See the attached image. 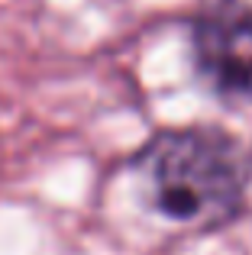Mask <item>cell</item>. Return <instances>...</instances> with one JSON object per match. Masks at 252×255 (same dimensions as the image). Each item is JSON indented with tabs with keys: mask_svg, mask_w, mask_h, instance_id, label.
<instances>
[{
	"mask_svg": "<svg viewBox=\"0 0 252 255\" xmlns=\"http://www.w3.org/2000/svg\"><path fill=\"white\" fill-rule=\"evenodd\" d=\"M152 210L175 223H217L243 200L236 145L217 129H165L132 158Z\"/></svg>",
	"mask_w": 252,
	"mask_h": 255,
	"instance_id": "6da1fadb",
	"label": "cell"
},
{
	"mask_svg": "<svg viewBox=\"0 0 252 255\" xmlns=\"http://www.w3.org/2000/svg\"><path fill=\"white\" fill-rule=\"evenodd\" d=\"M194 68L223 100H252V6L220 0L191 26Z\"/></svg>",
	"mask_w": 252,
	"mask_h": 255,
	"instance_id": "7a4b0ae2",
	"label": "cell"
}]
</instances>
